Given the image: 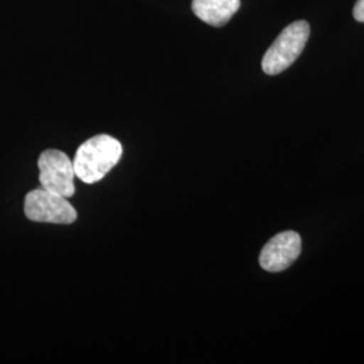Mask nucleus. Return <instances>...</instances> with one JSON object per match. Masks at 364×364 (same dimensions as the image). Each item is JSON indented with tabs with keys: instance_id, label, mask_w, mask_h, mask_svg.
Listing matches in <instances>:
<instances>
[{
	"instance_id": "20e7f679",
	"label": "nucleus",
	"mask_w": 364,
	"mask_h": 364,
	"mask_svg": "<svg viewBox=\"0 0 364 364\" xmlns=\"http://www.w3.org/2000/svg\"><path fill=\"white\" fill-rule=\"evenodd\" d=\"M41 186L55 195L69 198L75 195L73 178L76 177L73 162L65 153L46 150L38 159Z\"/></svg>"
},
{
	"instance_id": "f03ea898",
	"label": "nucleus",
	"mask_w": 364,
	"mask_h": 364,
	"mask_svg": "<svg viewBox=\"0 0 364 364\" xmlns=\"http://www.w3.org/2000/svg\"><path fill=\"white\" fill-rule=\"evenodd\" d=\"M309 36L311 26L306 21H296L285 27L263 55V72L269 76H275L287 70L299 58Z\"/></svg>"
},
{
	"instance_id": "f257e3e1",
	"label": "nucleus",
	"mask_w": 364,
	"mask_h": 364,
	"mask_svg": "<svg viewBox=\"0 0 364 364\" xmlns=\"http://www.w3.org/2000/svg\"><path fill=\"white\" fill-rule=\"evenodd\" d=\"M123 154L122 144L111 135H96L81 144L73 159L76 177L85 183L105 178Z\"/></svg>"
},
{
	"instance_id": "0eeeda50",
	"label": "nucleus",
	"mask_w": 364,
	"mask_h": 364,
	"mask_svg": "<svg viewBox=\"0 0 364 364\" xmlns=\"http://www.w3.org/2000/svg\"><path fill=\"white\" fill-rule=\"evenodd\" d=\"M353 18L358 21V22H360V23H364V0H358L356 1V4H355V7H353Z\"/></svg>"
},
{
	"instance_id": "39448f33",
	"label": "nucleus",
	"mask_w": 364,
	"mask_h": 364,
	"mask_svg": "<svg viewBox=\"0 0 364 364\" xmlns=\"http://www.w3.org/2000/svg\"><path fill=\"white\" fill-rule=\"evenodd\" d=\"M301 254V237L294 231L275 235L263 247L259 255L260 267L270 273H279L290 267Z\"/></svg>"
},
{
	"instance_id": "423d86ee",
	"label": "nucleus",
	"mask_w": 364,
	"mask_h": 364,
	"mask_svg": "<svg viewBox=\"0 0 364 364\" xmlns=\"http://www.w3.org/2000/svg\"><path fill=\"white\" fill-rule=\"evenodd\" d=\"M240 0H193L192 10L198 19L213 27L227 25L237 13Z\"/></svg>"
},
{
	"instance_id": "7ed1b4c3",
	"label": "nucleus",
	"mask_w": 364,
	"mask_h": 364,
	"mask_svg": "<svg viewBox=\"0 0 364 364\" xmlns=\"http://www.w3.org/2000/svg\"><path fill=\"white\" fill-rule=\"evenodd\" d=\"M25 215L28 220L53 224H72L77 219V212L68 198L49 192L42 186L27 193Z\"/></svg>"
}]
</instances>
